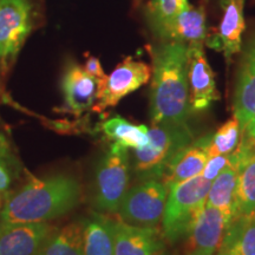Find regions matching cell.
Masks as SVG:
<instances>
[{
  "mask_svg": "<svg viewBox=\"0 0 255 255\" xmlns=\"http://www.w3.org/2000/svg\"><path fill=\"white\" fill-rule=\"evenodd\" d=\"M168 188L161 181H142L127 190L119 207L122 221L142 227H157L162 221Z\"/></svg>",
  "mask_w": 255,
  "mask_h": 255,
  "instance_id": "obj_6",
  "label": "cell"
},
{
  "mask_svg": "<svg viewBox=\"0 0 255 255\" xmlns=\"http://www.w3.org/2000/svg\"><path fill=\"white\" fill-rule=\"evenodd\" d=\"M101 130L108 139L133 150L144 146L149 141L148 127L144 124L136 126L120 116L113 117L102 123Z\"/></svg>",
  "mask_w": 255,
  "mask_h": 255,
  "instance_id": "obj_22",
  "label": "cell"
},
{
  "mask_svg": "<svg viewBox=\"0 0 255 255\" xmlns=\"http://www.w3.org/2000/svg\"><path fill=\"white\" fill-rule=\"evenodd\" d=\"M32 30L30 0H0V69L8 71Z\"/></svg>",
  "mask_w": 255,
  "mask_h": 255,
  "instance_id": "obj_7",
  "label": "cell"
},
{
  "mask_svg": "<svg viewBox=\"0 0 255 255\" xmlns=\"http://www.w3.org/2000/svg\"><path fill=\"white\" fill-rule=\"evenodd\" d=\"M241 138V128L239 121L233 116L212 133L208 146V158L219 155H229L235 150Z\"/></svg>",
  "mask_w": 255,
  "mask_h": 255,
  "instance_id": "obj_25",
  "label": "cell"
},
{
  "mask_svg": "<svg viewBox=\"0 0 255 255\" xmlns=\"http://www.w3.org/2000/svg\"><path fill=\"white\" fill-rule=\"evenodd\" d=\"M226 223L218 209L206 206L184 239L182 255H216L225 234Z\"/></svg>",
  "mask_w": 255,
  "mask_h": 255,
  "instance_id": "obj_15",
  "label": "cell"
},
{
  "mask_svg": "<svg viewBox=\"0 0 255 255\" xmlns=\"http://www.w3.org/2000/svg\"><path fill=\"white\" fill-rule=\"evenodd\" d=\"M38 255H84L82 222H72L58 231L53 229Z\"/></svg>",
  "mask_w": 255,
  "mask_h": 255,
  "instance_id": "obj_21",
  "label": "cell"
},
{
  "mask_svg": "<svg viewBox=\"0 0 255 255\" xmlns=\"http://www.w3.org/2000/svg\"><path fill=\"white\" fill-rule=\"evenodd\" d=\"M240 161L234 151L229 154V162L221 173L212 181L206 206L218 209L223 216L226 227L235 215V190Z\"/></svg>",
  "mask_w": 255,
  "mask_h": 255,
  "instance_id": "obj_17",
  "label": "cell"
},
{
  "mask_svg": "<svg viewBox=\"0 0 255 255\" xmlns=\"http://www.w3.org/2000/svg\"><path fill=\"white\" fill-rule=\"evenodd\" d=\"M241 135L246 136L250 139H252V141L255 142V120L252 121L251 123L247 124V127L245 128Z\"/></svg>",
  "mask_w": 255,
  "mask_h": 255,
  "instance_id": "obj_29",
  "label": "cell"
},
{
  "mask_svg": "<svg viewBox=\"0 0 255 255\" xmlns=\"http://www.w3.org/2000/svg\"><path fill=\"white\" fill-rule=\"evenodd\" d=\"M84 69L88 73H90L91 76L97 78L98 81H100V84L104 81L105 77H107V75L104 73L103 68H102L101 65L100 59L95 56L87 55V62H85Z\"/></svg>",
  "mask_w": 255,
  "mask_h": 255,
  "instance_id": "obj_28",
  "label": "cell"
},
{
  "mask_svg": "<svg viewBox=\"0 0 255 255\" xmlns=\"http://www.w3.org/2000/svg\"><path fill=\"white\" fill-rule=\"evenodd\" d=\"M216 255H255V216L233 219Z\"/></svg>",
  "mask_w": 255,
  "mask_h": 255,
  "instance_id": "obj_19",
  "label": "cell"
},
{
  "mask_svg": "<svg viewBox=\"0 0 255 255\" xmlns=\"http://www.w3.org/2000/svg\"><path fill=\"white\" fill-rule=\"evenodd\" d=\"M115 255H157L165 240L156 227H142L116 220L113 226Z\"/></svg>",
  "mask_w": 255,
  "mask_h": 255,
  "instance_id": "obj_11",
  "label": "cell"
},
{
  "mask_svg": "<svg viewBox=\"0 0 255 255\" xmlns=\"http://www.w3.org/2000/svg\"><path fill=\"white\" fill-rule=\"evenodd\" d=\"M188 0H150L149 11L152 27L159 37L170 40L175 21Z\"/></svg>",
  "mask_w": 255,
  "mask_h": 255,
  "instance_id": "obj_24",
  "label": "cell"
},
{
  "mask_svg": "<svg viewBox=\"0 0 255 255\" xmlns=\"http://www.w3.org/2000/svg\"><path fill=\"white\" fill-rule=\"evenodd\" d=\"M207 37L205 8L202 6H190L187 1L177 15L170 40L188 43L189 45H203Z\"/></svg>",
  "mask_w": 255,
  "mask_h": 255,
  "instance_id": "obj_20",
  "label": "cell"
},
{
  "mask_svg": "<svg viewBox=\"0 0 255 255\" xmlns=\"http://www.w3.org/2000/svg\"><path fill=\"white\" fill-rule=\"evenodd\" d=\"M148 135V143L133 150V170L141 181H161L171 158L193 141V132L189 127L157 124Z\"/></svg>",
  "mask_w": 255,
  "mask_h": 255,
  "instance_id": "obj_4",
  "label": "cell"
},
{
  "mask_svg": "<svg viewBox=\"0 0 255 255\" xmlns=\"http://www.w3.org/2000/svg\"><path fill=\"white\" fill-rule=\"evenodd\" d=\"M239 216H255V155L239 167L234 219Z\"/></svg>",
  "mask_w": 255,
  "mask_h": 255,
  "instance_id": "obj_23",
  "label": "cell"
},
{
  "mask_svg": "<svg viewBox=\"0 0 255 255\" xmlns=\"http://www.w3.org/2000/svg\"><path fill=\"white\" fill-rule=\"evenodd\" d=\"M82 225L84 255H115L114 220L95 212Z\"/></svg>",
  "mask_w": 255,
  "mask_h": 255,
  "instance_id": "obj_18",
  "label": "cell"
},
{
  "mask_svg": "<svg viewBox=\"0 0 255 255\" xmlns=\"http://www.w3.org/2000/svg\"><path fill=\"white\" fill-rule=\"evenodd\" d=\"M222 18L218 33L207 38L213 49L222 51L227 62L241 51L242 34L245 31V0H221Z\"/></svg>",
  "mask_w": 255,
  "mask_h": 255,
  "instance_id": "obj_16",
  "label": "cell"
},
{
  "mask_svg": "<svg viewBox=\"0 0 255 255\" xmlns=\"http://www.w3.org/2000/svg\"><path fill=\"white\" fill-rule=\"evenodd\" d=\"M81 197V182L72 175L32 178L6 194L0 223L47 222L72 210Z\"/></svg>",
  "mask_w": 255,
  "mask_h": 255,
  "instance_id": "obj_2",
  "label": "cell"
},
{
  "mask_svg": "<svg viewBox=\"0 0 255 255\" xmlns=\"http://www.w3.org/2000/svg\"><path fill=\"white\" fill-rule=\"evenodd\" d=\"M52 231L47 222L0 223V255H38Z\"/></svg>",
  "mask_w": 255,
  "mask_h": 255,
  "instance_id": "obj_13",
  "label": "cell"
},
{
  "mask_svg": "<svg viewBox=\"0 0 255 255\" xmlns=\"http://www.w3.org/2000/svg\"><path fill=\"white\" fill-rule=\"evenodd\" d=\"M233 113L240 123L241 133L247 124L255 120V34L242 52L233 98Z\"/></svg>",
  "mask_w": 255,
  "mask_h": 255,
  "instance_id": "obj_12",
  "label": "cell"
},
{
  "mask_svg": "<svg viewBox=\"0 0 255 255\" xmlns=\"http://www.w3.org/2000/svg\"><path fill=\"white\" fill-rule=\"evenodd\" d=\"M212 181L202 175L170 188L168 191L163 216L162 235L169 244L184 240L206 207Z\"/></svg>",
  "mask_w": 255,
  "mask_h": 255,
  "instance_id": "obj_3",
  "label": "cell"
},
{
  "mask_svg": "<svg viewBox=\"0 0 255 255\" xmlns=\"http://www.w3.org/2000/svg\"><path fill=\"white\" fill-rule=\"evenodd\" d=\"M130 180L128 148L114 143L96 167L94 203L100 213L114 214L119 210Z\"/></svg>",
  "mask_w": 255,
  "mask_h": 255,
  "instance_id": "obj_5",
  "label": "cell"
},
{
  "mask_svg": "<svg viewBox=\"0 0 255 255\" xmlns=\"http://www.w3.org/2000/svg\"><path fill=\"white\" fill-rule=\"evenodd\" d=\"M188 46L180 41H168L150 47L152 83L150 120L154 126L173 124L189 127L190 108L188 84Z\"/></svg>",
  "mask_w": 255,
  "mask_h": 255,
  "instance_id": "obj_1",
  "label": "cell"
},
{
  "mask_svg": "<svg viewBox=\"0 0 255 255\" xmlns=\"http://www.w3.org/2000/svg\"><path fill=\"white\" fill-rule=\"evenodd\" d=\"M60 87L64 98L63 111L81 116L94 108L100 92V81L79 64L69 62L63 72Z\"/></svg>",
  "mask_w": 255,
  "mask_h": 255,
  "instance_id": "obj_10",
  "label": "cell"
},
{
  "mask_svg": "<svg viewBox=\"0 0 255 255\" xmlns=\"http://www.w3.org/2000/svg\"><path fill=\"white\" fill-rule=\"evenodd\" d=\"M4 200H5V195H1V194H0V213H1L2 205H4Z\"/></svg>",
  "mask_w": 255,
  "mask_h": 255,
  "instance_id": "obj_30",
  "label": "cell"
},
{
  "mask_svg": "<svg viewBox=\"0 0 255 255\" xmlns=\"http://www.w3.org/2000/svg\"><path fill=\"white\" fill-rule=\"evenodd\" d=\"M229 162V155H219L214 156V157H210L207 161V163L203 168L202 177H205L206 180L213 181L218 175L221 173V170Z\"/></svg>",
  "mask_w": 255,
  "mask_h": 255,
  "instance_id": "obj_27",
  "label": "cell"
},
{
  "mask_svg": "<svg viewBox=\"0 0 255 255\" xmlns=\"http://www.w3.org/2000/svg\"><path fill=\"white\" fill-rule=\"evenodd\" d=\"M210 138L212 133L191 141L171 158L161 178L168 191L176 184L201 175L208 161Z\"/></svg>",
  "mask_w": 255,
  "mask_h": 255,
  "instance_id": "obj_14",
  "label": "cell"
},
{
  "mask_svg": "<svg viewBox=\"0 0 255 255\" xmlns=\"http://www.w3.org/2000/svg\"><path fill=\"white\" fill-rule=\"evenodd\" d=\"M157 255H167V254H164V253H159V254H157Z\"/></svg>",
  "mask_w": 255,
  "mask_h": 255,
  "instance_id": "obj_31",
  "label": "cell"
},
{
  "mask_svg": "<svg viewBox=\"0 0 255 255\" xmlns=\"http://www.w3.org/2000/svg\"><path fill=\"white\" fill-rule=\"evenodd\" d=\"M187 56L190 108L194 113H200L219 101L220 94L216 90L215 75L206 58L203 45H188Z\"/></svg>",
  "mask_w": 255,
  "mask_h": 255,
  "instance_id": "obj_9",
  "label": "cell"
},
{
  "mask_svg": "<svg viewBox=\"0 0 255 255\" xmlns=\"http://www.w3.org/2000/svg\"><path fill=\"white\" fill-rule=\"evenodd\" d=\"M20 174V163L7 138L0 133V194L6 195Z\"/></svg>",
  "mask_w": 255,
  "mask_h": 255,
  "instance_id": "obj_26",
  "label": "cell"
},
{
  "mask_svg": "<svg viewBox=\"0 0 255 255\" xmlns=\"http://www.w3.org/2000/svg\"><path fill=\"white\" fill-rule=\"evenodd\" d=\"M151 77L148 64L128 57L100 84L97 101L92 110L102 113L116 107L121 100L146 84Z\"/></svg>",
  "mask_w": 255,
  "mask_h": 255,
  "instance_id": "obj_8",
  "label": "cell"
}]
</instances>
